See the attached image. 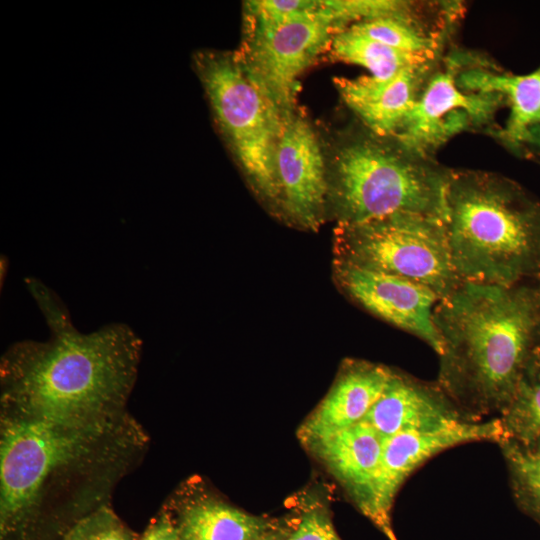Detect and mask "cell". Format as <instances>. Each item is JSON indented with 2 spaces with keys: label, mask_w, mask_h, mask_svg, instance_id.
Returning a JSON list of instances; mask_svg holds the SVG:
<instances>
[{
  "label": "cell",
  "mask_w": 540,
  "mask_h": 540,
  "mask_svg": "<svg viewBox=\"0 0 540 540\" xmlns=\"http://www.w3.org/2000/svg\"><path fill=\"white\" fill-rule=\"evenodd\" d=\"M336 259L428 287L441 299L463 282L450 254L444 219L399 212L359 224H339Z\"/></svg>",
  "instance_id": "cell-6"
},
{
  "label": "cell",
  "mask_w": 540,
  "mask_h": 540,
  "mask_svg": "<svg viewBox=\"0 0 540 540\" xmlns=\"http://www.w3.org/2000/svg\"><path fill=\"white\" fill-rule=\"evenodd\" d=\"M332 164L339 224H359L399 212L446 220L452 169L395 136L377 135L363 125V130L337 146Z\"/></svg>",
  "instance_id": "cell-5"
},
{
  "label": "cell",
  "mask_w": 540,
  "mask_h": 540,
  "mask_svg": "<svg viewBox=\"0 0 540 540\" xmlns=\"http://www.w3.org/2000/svg\"><path fill=\"white\" fill-rule=\"evenodd\" d=\"M164 506L179 540H261L289 521L247 513L210 492L197 479L179 486Z\"/></svg>",
  "instance_id": "cell-13"
},
{
  "label": "cell",
  "mask_w": 540,
  "mask_h": 540,
  "mask_svg": "<svg viewBox=\"0 0 540 540\" xmlns=\"http://www.w3.org/2000/svg\"><path fill=\"white\" fill-rule=\"evenodd\" d=\"M437 384L467 417L501 412L540 336V287L462 282L434 309Z\"/></svg>",
  "instance_id": "cell-3"
},
{
  "label": "cell",
  "mask_w": 540,
  "mask_h": 540,
  "mask_svg": "<svg viewBox=\"0 0 540 540\" xmlns=\"http://www.w3.org/2000/svg\"><path fill=\"white\" fill-rule=\"evenodd\" d=\"M147 442L127 411L93 419L1 412V539L28 533L58 498L101 500Z\"/></svg>",
  "instance_id": "cell-2"
},
{
  "label": "cell",
  "mask_w": 540,
  "mask_h": 540,
  "mask_svg": "<svg viewBox=\"0 0 540 540\" xmlns=\"http://www.w3.org/2000/svg\"><path fill=\"white\" fill-rule=\"evenodd\" d=\"M193 61L215 118L253 188L280 204L275 156L283 122L234 54L201 51Z\"/></svg>",
  "instance_id": "cell-7"
},
{
  "label": "cell",
  "mask_w": 540,
  "mask_h": 540,
  "mask_svg": "<svg viewBox=\"0 0 540 540\" xmlns=\"http://www.w3.org/2000/svg\"><path fill=\"white\" fill-rule=\"evenodd\" d=\"M138 540H179L175 523L165 506L151 520Z\"/></svg>",
  "instance_id": "cell-24"
},
{
  "label": "cell",
  "mask_w": 540,
  "mask_h": 540,
  "mask_svg": "<svg viewBox=\"0 0 540 540\" xmlns=\"http://www.w3.org/2000/svg\"><path fill=\"white\" fill-rule=\"evenodd\" d=\"M500 414L506 439L528 442L540 435V350L533 352Z\"/></svg>",
  "instance_id": "cell-20"
},
{
  "label": "cell",
  "mask_w": 540,
  "mask_h": 540,
  "mask_svg": "<svg viewBox=\"0 0 540 540\" xmlns=\"http://www.w3.org/2000/svg\"><path fill=\"white\" fill-rule=\"evenodd\" d=\"M498 444L517 495L540 515V435L528 442L504 439Z\"/></svg>",
  "instance_id": "cell-21"
},
{
  "label": "cell",
  "mask_w": 540,
  "mask_h": 540,
  "mask_svg": "<svg viewBox=\"0 0 540 540\" xmlns=\"http://www.w3.org/2000/svg\"><path fill=\"white\" fill-rule=\"evenodd\" d=\"M457 85L467 92L495 93L504 97L510 105L506 125L496 127L488 134L519 154L529 131L540 126V66L525 75H511L483 59L463 69L457 76Z\"/></svg>",
  "instance_id": "cell-17"
},
{
  "label": "cell",
  "mask_w": 540,
  "mask_h": 540,
  "mask_svg": "<svg viewBox=\"0 0 540 540\" xmlns=\"http://www.w3.org/2000/svg\"><path fill=\"white\" fill-rule=\"evenodd\" d=\"M341 30L322 2L317 1L315 9L302 11L280 24L246 21L244 42L234 55L284 123L295 114L299 77Z\"/></svg>",
  "instance_id": "cell-8"
},
{
  "label": "cell",
  "mask_w": 540,
  "mask_h": 540,
  "mask_svg": "<svg viewBox=\"0 0 540 540\" xmlns=\"http://www.w3.org/2000/svg\"><path fill=\"white\" fill-rule=\"evenodd\" d=\"M394 370L365 360H347L329 392L298 429L302 444L364 419L383 393Z\"/></svg>",
  "instance_id": "cell-16"
},
{
  "label": "cell",
  "mask_w": 540,
  "mask_h": 540,
  "mask_svg": "<svg viewBox=\"0 0 540 540\" xmlns=\"http://www.w3.org/2000/svg\"><path fill=\"white\" fill-rule=\"evenodd\" d=\"M335 277L343 293L372 315L443 352L434 309L440 298L426 286L385 272L335 259Z\"/></svg>",
  "instance_id": "cell-11"
},
{
  "label": "cell",
  "mask_w": 540,
  "mask_h": 540,
  "mask_svg": "<svg viewBox=\"0 0 540 540\" xmlns=\"http://www.w3.org/2000/svg\"><path fill=\"white\" fill-rule=\"evenodd\" d=\"M445 222L462 281L511 286L540 274V203L509 178L452 169Z\"/></svg>",
  "instance_id": "cell-4"
},
{
  "label": "cell",
  "mask_w": 540,
  "mask_h": 540,
  "mask_svg": "<svg viewBox=\"0 0 540 540\" xmlns=\"http://www.w3.org/2000/svg\"><path fill=\"white\" fill-rule=\"evenodd\" d=\"M296 522V519L292 523V521H288L284 526L279 528L278 530L274 531L273 533L269 534L265 538L261 540H285V538L288 536V534L291 532V530L294 527V524Z\"/></svg>",
  "instance_id": "cell-26"
},
{
  "label": "cell",
  "mask_w": 540,
  "mask_h": 540,
  "mask_svg": "<svg viewBox=\"0 0 540 540\" xmlns=\"http://www.w3.org/2000/svg\"><path fill=\"white\" fill-rule=\"evenodd\" d=\"M519 154H530L540 159V126L529 131Z\"/></svg>",
  "instance_id": "cell-25"
},
{
  "label": "cell",
  "mask_w": 540,
  "mask_h": 540,
  "mask_svg": "<svg viewBox=\"0 0 540 540\" xmlns=\"http://www.w3.org/2000/svg\"><path fill=\"white\" fill-rule=\"evenodd\" d=\"M138 538L113 509L103 503L76 519L61 540H138Z\"/></svg>",
  "instance_id": "cell-22"
},
{
  "label": "cell",
  "mask_w": 540,
  "mask_h": 540,
  "mask_svg": "<svg viewBox=\"0 0 540 540\" xmlns=\"http://www.w3.org/2000/svg\"><path fill=\"white\" fill-rule=\"evenodd\" d=\"M506 439L499 417L488 420L460 418L440 427L398 433L384 440L378 469L359 511L388 539L398 540L392 509L404 481L438 453L471 442Z\"/></svg>",
  "instance_id": "cell-10"
},
{
  "label": "cell",
  "mask_w": 540,
  "mask_h": 540,
  "mask_svg": "<svg viewBox=\"0 0 540 540\" xmlns=\"http://www.w3.org/2000/svg\"><path fill=\"white\" fill-rule=\"evenodd\" d=\"M332 56L340 61L368 69L371 76L387 80L402 71L442 59H431L408 53L377 42L347 27L336 33L331 41Z\"/></svg>",
  "instance_id": "cell-19"
},
{
  "label": "cell",
  "mask_w": 540,
  "mask_h": 540,
  "mask_svg": "<svg viewBox=\"0 0 540 540\" xmlns=\"http://www.w3.org/2000/svg\"><path fill=\"white\" fill-rule=\"evenodd\" d=\"M285 540H343L336 531L329 510L323 504H308L296 519Z\"/></svg>",
  "instance_id": "cell-23"
},
{
  "label": "cell",
  "mask_w": 540,
  "mask_h": 540,
  "mask_svg": "<svg viewBox=\"0 0 540 540\" xmlns=\"http://www.w3.org/2000/svg\"><path fill=\"white\" fill-rule=\"evenodd\" d=\"M479 55L454 50L428 80L394 135L405 144L434 156L455 135L468 130L489 133L497 111L506 104L500 94L472 93L459 88V73Z\"/></svg>",
  "instance_id": "cell-9"
},
{
  "label": "cell",
  "mask_w": 540,
  "mask_h": 540,
  "mask_svg": "<svg viewBox=\"0 0 540 540\" xmlns=\"http://www.w3.org/2000/svg\"><path fill=\"white\" fill-rule=\"evenodd\" d=\"M49 329L45 341L12 344L0 363L1 412L49 419H93L126 412L142 354L127 324L80 332L47 285L26 278Z\"/></svg>",
  "instance_id": "cell-1"
},
{
  "label": "cell",
  "mask_w": 540,
  "mask_h": 540,
  "mask_svg": "<svg viewBox=\"0 0 540 540\" xmlns=\"http://www.w3.org/2000/svg\"><path fill=\"white\" fill-rule=\"evenodd\" d=\"M443 59L406 69L387 80L371 75L340 77L334 79V84L343 102L365 127L380 136H394Z\"/></svg>",
  "instance_id": "cell-14"
},
{
  "label": "cell",
  "mask_w": 540,
  "mask_h": 540,
  "mask_svg": "<svg viewBox=\"0 0 540 540\" xmlns=\"http://www.w3.org/2000/svg\"><path fill=\"white\" fill-rule=\"evenodd\" d=\"M465 416L436 383L393 372L362 421L384 440L401 432L430 430ZM471 419V418H470Z\"/></svg>",
  "instance_id": "cell-15"
},
{
  "label": "cell",
  "mask_w": 540,
  "mask_h": 540,
  "mask_svg": "<svg viewBox=\"0 0 540 540\" xmlns=\"http://www.w3.org/2000/svg\"><path fill=\"white\" fill-rule=\"evenodd\" d=\"M303 445L325 465L359 509L378 469L384 439L360 421Z\"/></svg>",
  "instance_id": "cell-18"
},
{
  "label": "cell",
  "mask_w": 540,
  "mask_h": 540,
  "mask_svg": "<svg viewBox=\"0 0 540 540\" xmlns=\"http://www.w3.org/2000/svg\"><path fill=\"white\" fill-rule=\"evenodd\" d=\"M275 164L285 213L300 226L317 229L323 218L328 184L317 136L301 116L294 114L284 121Z\"/></svg>",
  "instance_id": "cell-12"
}]
</instances>
